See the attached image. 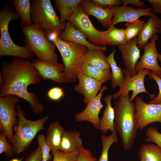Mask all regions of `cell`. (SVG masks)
<instances>
[{
    "label": "cell",
    "instance_id": "cell-1",
    "mask_svg": "<svg viewBox=\"0 0 161 161\" xmlns=\"http://www.w3.org/2000/svg\"><path fill=\"white\" fill-rule=\"evenodd\" d=\"M41 78L32 62L15 57L11 62L2 63L0 71V96H16L28 102L32 111L41 113L44 108L36 94L28 91L32 84L40 83Z\"/></svg>",
    "mask_w": 161,
    "mask_h": 161
},
{
    "label": "cell",
    "instance_id": "cell-2",
    "mask_svg": "<svg viewBox=\"0 0 161 161\" xmlns=\"http://www.w3.org/2000/svg\"><path fill=\"white\" fill-rule=\"evenodd\" d=\"M113 103L114 127L120 135L123 148L127 150L133 147L138 130L135 103L130 100L129 95H121Z\"/></svg>",
    "mask_w": 161,
    "mask_h": 161
},
{
    "label": "cell",
    "instance_id": "cell-3",
    "mask_svg": "<svg viewBox=\"0 0 161 161\" xmlns=\"http://www.w3.org/2000/svg\"><path fill=\"white\" fill-rule=\"evenodd\" d=\"M18 122L13 127L14 135L11 143L13 154H19L27 151L37 133L45 130V123L49 118L44 116L35 120L25 117V113L20 106L16 105Z\"/></svg>",
    "mask_w": 161,
    "mask_h": 161
},
{
    "label": "cell",
    "instance_id": "cell-4",
    "mask_svg": "<svg viewBox=\"0 0 161 161\" xmlns=\"http://www.w3.org/2000/svg\"><path fill=\"white\" fill-rule=\"evenodd\" d=\"M21 29L24 36L25 46L38 58L55 64L58 63V57L55 52V45L47 38L38 24L33 23Z\"/></svg>",
    "mask_w": 161,
    "mask_h": 161
},
{
    "label": "cell",
    "instance_id": "cell-5",
    "mask_svg": "<svg viewBox=\"0 0 161 161\" xmlns=\"http://www.w3.org/2000/svg\"><path fill=\"white\" fill-rule=\"evenodd\" d=\"M20 17L16 11L10 6H5L0 11V57L15 56L22 59L32 60L34 53L25 46L16 45L10 35L8 26L12 20L18 21Z\"/></svg>",
    "mask_w": 161,
    "mask_h": 161
},
{
    "label": "cell",
    "instance_id": "cell-6",
    "mask_svg": "<svg viewBox=\"0 0 161 161\" xmlns=\"http://www.w3.org/2000/svg\"><path fill=\"white\" fill-rule=\"evenodd\" d=\"M53 42L61 55L65 67L63 74L67 83L75 82L83 59L88 48L84 45L64 41L59 37Z\"/></svg>",
    "mask_w": 161,
    "mask_h": 161
},
{
    "label": "cell",
    "instance_id": "cell-7",
    "mask_svg": "<svg viewBox=\"0 0 161 161\" xmlns=\"http://www.w3.org/2000/svg\"><path fill=\"white\" fill-rule=\"evenodd\" d=\"M31 13L32 23L38 24L44 32L61 33L65 24H61L50 0H32Z\"/></svg>",
    "mask_w": 161,
    "mask_h": 161
},
{
    "label": "cell",
    "instance_id": "cell-8",
    "mask_svg": "<svg viewBox=\"0 0 161 161\" xmlns=\"http://www.w3.org/2000/svg\"><path fill=\"white\" fill-rule=\"evenodd\" d=\"M19 101L20 98L15 95L0 96V130L5 134L10 143L14 135L13 127L18 122L16 107Z\"/></svg>",
    "mask_w": 161,
    "mask_h": 161
},
{
    "label": "cell",
    "instance_id": "cell-9",
    "mask_svg": "<svg viewBox=\"0 0 161 161\" xmlns=\"http://www.w3.org/2000/svg\"><path fill=\"white\" fill-rule=\"evenodd\" d=\"M68 21L75 28L83 32L90 43L96 46H106L102 39V31L98 30L93 26L89 16L80 4L74 8Z\"/></svg>",
    "mask_w": 161,
    "mask_h": 161
},
{
    "label": "cell",
    "instance_id": "cell-10",
    "mask_svg": "<svg viewBox=\"0 0 161 161\" xmlns=\"http://www.w3.org/2000/svg\"><path fill=\"white\" fill-rule=\"evenodd\" d=\"M125 74V79L120 86L119 89L112 95V99L116 100L121 95H126L130 91H132L130 97L131 101L135 98L137 95L141 93H145L150 97L151 100L155 97V95L149 94L146 90L144 84L145 76L148 75L151 70L148 69H142L139 71L135 75L131 76L125 68L123 69Z\"/></svg>",
    "mask_w": 161,
    "mask_h": 161
},
{
    "label": "cell",
    "instance_id": "cell-11",
    "mask_svg": "<svg viewBox=\"0 0 161 161\" xmlns=\"http://www.w3.org/2000/svg\"><path fill=\"white\" fill-rule=\"evenodd\" d=\"M134 103L137 129L142 130L153 123L161 124V104L148 103L139 97L135 98Z\"/></svg>",
    "mask_w": 161,
    "mask_h": 161
},
{
    "label": "cell",
    "instance_id": "cell-12",
    "mask_svg": "<svg viewBox=\"0 0 161 161\" xmlns=\"http://www.w3.org/2000/svg\"><path fill=\"white\" fill-rule=\"evenodd\" d=\"M158 38L157 34H154L151 41L143 48V54L136 67L137 73L140 70L146 69L159 75L161 71V67L159 65L157 61L160 54L158 52L156 46V42Z\"/></svg>",
    "mask_w": 161,
    "mask_h": 161
},
{
    "label": "cell",
    "instance_id": "cell-13",
    "mask_svg": "<svg viewBox=\"0 0 161 161\" xmlns=\"http://www.w3.org/2000/svg\"><path fill=\"white\" fill-rule=\"evenodd\" d=\"M31 62L44 80H50L59 84L67 83L63 74L65 70L63 64H55L38 58H33Z\"/></svg>",
    "mask_w": 161,
    "mask_h": 161
},
{
    "label": "cell",
    "instance_id": "cell-14",
    "mask_svg": "<svg viewBox=\"0 0 161 161\" xmlns=\"http://www.w3.org/2000/svg\"><path fill=\"white\" fill-rule=\"evenodd\" d=\"M108 89L106 86H103L98 95L87 105L85 109L82 112L75 114V118L77 122L89 121L96 129H99V114L103 106L101 99L104 91Z\"/></svg>",
    "mask_w": 161,
    "mask_h": 161
},
{
    "label": "cell",
    "instance_id": "cell-15",
    "mask_svg": "<svg viewBox=\"0 0 161 161\" xmlns=\"http://www.w3.org/2000/svg\"><path fill=\"white\" fill-rule=\"evenodd\" d=\"M78 83L75 91L83 95L84 103L87 104L98 95L102 88V82L83 75L79 69L78 74Z\"/></svg>",
    "mask_w": 161,
    "mask_h": 161
},
{
    "label": "cell",
    "instance_id": "cell-16",
    "mask_svg": "<svg viewBox=\"0 0 161 161\" xmlns=\"http://www.w3.org/2000/svg\"><path fill=\"white\" fill-rule=\"evenodd\" d=\"M135 37L126 44L118 46L121 52L125 69L131 76L135 75L136 65L141 58L140 49L136 44Z\"/></svg>",
    "mask_w": 161,
    "mask_h": 161
},
{
    "label": "cell",
    "instance_id": "cell-17",
    "mask_svg": "<svg viewBox=\"0 0 161 161\" xmlns=\"http://www.w3.org/2000/svg\"><path fill=\"white\" fill-rule=\"evenodd\" d=\"M112 9L114 16L111 25L113 26L120 22H130L143 16L148 17L153 11L151 8H137L124 5L115 7Z\"/></svg>",
    "mask_w": 161,
    "mask_h": 161
},
{
    "label": "cell",
    "instance_id": "cell-18",
    "mask_svg": "<svg viewBox=\"0 0 161 161\" xmlns=\"http://www.w3.org/2000/svg\"><path fill=\"white\" fill-rule=\"evenodd\" d=\"M80 4L88 16L95 17L104 27H109L112 24L114 16L112 9L103 7L89 0H82Z\"/></svg>",
    "mask_w": 161,
    "mask_h": 161
},
{
    "label": "cell",
    "instance_id": "cell-19",
    "mask_svg": "<svg viewBox=\"0 0 161 161\" xmlns=\"http://www.w3.org/2000/svg\"><path fill=\"white\" fill-rule=\"evenodd\" d=\"M59 38L66 42H72L85 45L89 49L105 51L106 50V47L96 46L90 43L83 32L75 28L68 21L66 22L64 29L61 33Z\"/></svg>",
    "mask_w": 161,
    "mask_h": 161
},
{
    "label": "cell",
    "instance_id": "cell-20",
    "mask_svg": "<svg viewBox=\"0 0 161 161\" xmlns=\"http://www.w3.org/2000/svg\"><path fill=\"white\" fill-rule=\"evenodd\" d=\"M161 24V19L153 11L149 16L145 23L136 38L137 45L140 49L149 42L153 35L158 32V29Z\"/></svg>",
    "mask_w": 161,
    "mask_h": 161
},
{
    "label": "cell",
    "instance_id": "cell-21",
    "mask_svg": "<svg viewBox=\"0 0 161 161\" xmlns=\"http://www.w3.org/2000/svg\"><path fill=\"white\" fill-rule=\"evenodd\" d=\"M81 133L76 129L65 131L62 136L60 150L65 152L78 151L83 147Z\"/></svg>",
    "mask_w": 161,
    "mask_h": 161
},
{
    "label": "cell",
    "instance_id": "cell-22",
    "mask_svg": "<svg viewBox=\"0 0 161 161\" xmlns=\"http://www.w3.org/2000/svg\"><path fill=\"white\" fill-rule=\"evenodd\" d=\"M112 97V95H109L104 98L106 105L99 123V130L103 134H105L108 130L112 133L117 131L114 125V110L111 103Z\"/></svg>",
    "mask_w": 161,
    "mask_h": 161
},
{
    "label": "cell",
    "instance_id": "cell-23",
    "mask_svg": "<svg viewBox=\"0 0 161 161\" xmlns=\"http://www.w3.org/2000/svg\"><path fill=\"white\" fill-rule=\"evenodd\" d=\"M104 51L88 49L83 57L82 63L101 70L111 69L107 57L105 55Z\"/></svg>",
    "mask_w": 161,
    "mask_h": 161
},
{
    "label": "cell",
    "instance_id": "cell-24",
    "mask_svg": "<svg viewBox=\"0 0 161 161\" xmlns=\"http://www.w3.org/2000/svg\"><path fill=\"white\" fill-rule=\"evenodd\" d=\"M64 128L57 121H53L49 126L45 136L46 141L52 150H60Z\"/></svg>",
    "mask_w": 161,
    "mask_h": 161
},
{
    "label": "cell",
    "instance_id": "cell-25",
    "mask_svg": "<svg viewBox=\"0 0 161 161\" xmlns=\"http://www.w3.org/2000/svg\"><path fill=\"white\" fill-rule=\"evenodd\" d=\"M102 33L103 41L108 46H118L127 42L125 29L111 25L106 30L102 31Z\"/></svg>",
    "mask_w": 161,
    "mask_h": 161
},
{
    "label": "cell",
    "instance_id": "cell-26",
    "mask_svg": "<svg viewBox=\"0 0 161 161\" xmlns=\"http://www.w3.org/2000/svg\"><path fill=\"white\" fill-rule=\"evenodd\" d=\"M16 11L20 19V26L22 27L33 24L31 13V3L29 0H12Z\"/></svg>",
    "mask_w": 161,
    "mask_h": 161
},
{
    "label": "cell",
    "instance_id": "cell-27",
    "mask_svg": "<svg viewBox=\"0 0 161 161\" xmlns=\"http://www.w3.org/2000/svg\"><path fill=\"white\" fill-rule=\"evenodd\" d=\"M82 0H55V5L58 10L61 17L60 23L64 24L68 20L74 8L79 5Z\"/></svg>",
    "mask_w": 161,
    "mask_h": 161
},
{
    "label": "cell",
    "instance_id": "cell-28",
    "mask_svg": "<svg viewBox=\"0 0 161 161\" xmlns=\"http://www.w3.org/2000/svg\"><path fill=\"white\" fill-rule=\"evenodd\" d=\"M117 50L113 48L111 52L107 57L112 70L111 86L113 89L120 86L123 82L125 76L121 68L117 66L114 56Z\"/></svg>",
    "mask_w": 161,
    "mask_h": 161
},
{
    "label": "cell",
    "instance_id": "cell-29",
    "mask_svg": "<svg viewBox=\"0 0 161 161\" xmlns=\"http://www.w3.org/2000/svg\"><path fill=\"white\" fill-rule=\"evenodd\" d=\"M79 69L84 75L102 82L103 83L111 79L112 74L111 69L101 70L82 63Z\"/></svg>",
    "mask_w": 161,
    "mask_h": 161
},
{
    "label": "cell",
    "instance_id": "cell-30",
    "mask_svg": "<svg viewBox=\"0 0 161 161\" xmlns=\"http://www.w3.org/2000/svg\"><path fill=\"white\" fill-rule=\"evenodd\" d=\"M140 160L145 161H161V148L156 144H142L138 151Z\"/></svg>",
    "mask_w": 161,
    "mask_h": 161
},
{
    "label": "cell",
    "instance_id": "cell-31",
    "mask_svg": "<svg viewBox=\"0 0 161 161\" xmlns=\"http://www.w3.org/2000/svg\"><path fill=\"white\" fill-rule=\"evenodd\" d=\"M101 140L102 145V150L100 157L97 161H109V150L113 144L117 143L118 141L117 132V131L112 132L109 136L103 134L101 136Z\"/></svg>",
    "mask_w": 161,
    "mask_h": 161
},
{
    "label": "cell",
    "instance_id": "cell-32",
    "mask_svg": "<svg viewBox=\"0 0 161 161\" xmlns=\"http://www.w3.org/2000/svg\"><path fill=\"white\" fill-rule=\"evenodd\" d=\"M146 22L137 19L133 21L126 22L125 29L126 38L127 42L137 36L144 26Z\"/></svg>",
    "mask_w": 161,
    "mask_h": 161
},
{
    "label": "cell",
    "instance_id": "cell-33",
    "mask_svg": "<svg viewBox=\"0 0 161 161\" xmlns=\"http://www.w3.org/2000/svg\"><path fill=\"white\" fill-rule=\"evenodd\" d=\"M53 159L52 161H76L78 151L65 152L60 150H51Z\"/></svg>",
    "mask_w": 161,
    "mask_h": 161
},
{
    "label": "cell",
    "instance_id": "cell-34",
    "mask_svg": "<svg viewBox=\"0 0 161 161\" xmlns=\"http://www.w3.org/2000/svg\"><path fill=\"white\" fill-rule=\"evenodd\" d=\"M145 135L146 142L154 143L161 148V133L157 128L150 126L147 129Z\"/></svg>",
    "mask_w": 161,
    "mask_h": 161
},
{
    "label": "cell",
    "instance_id": "cell-35",
    "mask_svg": "<svg viewBox=\"0 0 161 161\" xmlns=\"http://www.w3.org/2000/svg\"><path fill=\"white\" fill-rule=\"evenodd\" d=\"M7 137L3 132L0 133V154L3 153L8 157H11L13 154L12 146L7 140Z\"/></svg>",
    "mask_w": 161,
    "mask_h": 161
},
{
    "label": "cell",
    "instance_id": "cell-36",
    "mask_svg": "<svg viewBox=\"0 0 161 161\" xmlns=\"http://www.w3.org/2000/svg\"><path fill=\"white\" fill-rule=\"evenodd\" d=\"M37 140L38 146L41 148L42 155L47 158L48 161H50L52 158L50 153L52 149L46 142L45 136L44 134H39L37 136Z\"/></svg>",
    "mask_w": 161,
    "mask_h": 161
},
{
    "label": "cell",
    "instance_id": "cell-37",
    "mask_svg": "<svg viewBox=\"0 0 161 161\" xmlns=\"http://www.w3.org/2000/svg\"><path fill=\"white\" fill-rule=\"evenodd\" d=\"M97 159L94 157L91 151L83 146L78 151L76 161H97Z\"/></svg>",
    "mask_w": 161,
    "mask_h": 161
},
{
    "label": "cell",
    "instance_id": "cell-38",
    "mask_svg": "<svg viewBox=\"0 0 161 161\" xmlns=\"http://www.w3.org/2000/svg\"><path fill=\"white\" fill-rule=\"evenodd\" d=\"M64 88L54 87L51 88L47 92V95L50 100L57 101L61 99L64 96Z\"/></svg>",
    "mask_w": 161,
    "mask_h": 161
},
{
    "label": "cell",
    "instance_id": "cell-39",
    "mask_svg": "<svg viewBox=\"0 0 161 161\" xmlns=\"http://www.w3.org/2000/svg\"><path fill=\"white\" fill-rule=\"evenodd\" d=\"M90 1L106 8L112 9L115 7L123 5L122 0H91Z\"/></svg>",
    "mask_w": 161,
    "mask_h": 161
},
{
    "label": "cell",
    "instance_id": "cell-40",
    "mask_svg": "<svg viewBox=\"0 0 161 161\" xmlns=\"http://www.w3.org/2000/svg\"><path fill=\"white\" fill-rule=\"evenodd\" d=\"M148 75L150 79L153 80L156 82L159 89V93L157 96L150 101L149 103L155 104H161V78L151 71Z\"/></svg>",
    "mask_w": 161,
    "mask_h": 161
},
{
    "label": "cell",
    "instance_id": "cell-41",
    "mask_svg": "<svg viewBox=\"0 0 161 161\" xmlns=\"http://www.w3.org/2000/svg\"><path fill=\"white\" fill-rule=\"evenodd\" d=\"M42 157L41 148L38 146L27 155L24 161H42Z\"/></svg>",
    "mask_w": 161,
    "mask_h": 161
},
{
    "label": "cell",
    "instance_id": "cell-42",
    "mask_svg": "<svg viewBox=\"0 0 161 161\" xmlns=\"http://www.w3.org/2000/svg\"><path fill=\"white\" fill-rule=\"evenodd\" d=\"M123 5H128L131 4L142 9L146 8L144 2L140 0H122Z\"/></svg>",
    "mask_w": 161,
    "mask_h": 161
},
{
    "label": "cell",
    "instance_id": "cell-43",
    "mask_svg": "<svg viewBox=\"0 0 161 161\" xmlns=\"http://www.w3.org/2000/svg\"><path fill=\"white\" fill-rule=\"evenodd\" d=\"M153 8V11L161 15V0H148Z\"/></svg>",
    "mask_w": 161,
    "mask_h": 161
},
{
    "label": "cell",
    "instance_id": "cell-44",
    "mask_svg": "<svg viewBox=\"0 0 161 161\" xmlns=\"http://www.w3.org/2000/svg\"><path fill=\"white\" fill-rule=\"evenodd\" d=\"M44 33L47 38L49 41L52 42L57 37H59L61 34L58 32H45Z\"/></svg>",
    "mask_w": 161,
    "mask_h": 161
},
{
    "label": "cell",
    "instance_id": "cell-45",
    "mask_svg": "<svg viewBox=\"0 0 161 161\" xmlns=\"http://www.w3.org/2000/svg\"><path fill=\"white\" fill-rule=\"evenodd\" d=\"M22 159L23 158H22L21 159H19L16 158H13L9 161H21Z\"/></svg>",
    "mask_w": 161,
    "mask_h": 161
},
{
    "label": "cell",
    "instance_id": "cell-46",
    "mask_svg": "<svg viewBox=\"0 0 161 161\" xmlns=\"http://www.w3.org/2000/svg\"><path fill=\"white\" fill-rule=\"evenodd\" d=\"M158 59L161 63V54L159 56ZM158 76L159 77H160V78H161V71L160 73H159V75Z\"/></svg>",
    "mask_w": 161,
    "mask_h": 161
},
{
    "label": "cell",
    "instance_id": "cell-47",
    "mask_svg": "<svg viewBox=\"0 0 161 161\" xmlns=\"http://www.w3.org/2000/svg\"><path fill=\"white\" fill-rule=\"evenodd\" d=\"M160 19H161V15L160 16ZM158 32L161 35V24L160 25L158 29Z\"/></svg>",
    "mask_w": 161,
    "mask_h": 161
},
{
    "label": "cell",
    "instance_id": "cell-48",
    "mask_svg": "<svg viewBox=\"0 0 161 161\" xmlns=\"http://www.w3.org/2000/svg\"><path fill=\"white\" fill-rule=\"evenodd\" d=\"M42 161H48V160L47 158L42 155Z\"/></svg>",
    "mask_w": 161,
    "mask_h": 161
},
{
    "label": "cell",
    "instance_id": "cell-49",
    "mask_svg": "<svg viewBox=\"0 0 161 161\" xmlns=\"http://www.w3.org/2000/svg\"><path fill=\"white\" fill-rule=\"evenodd\" d=\"M140 161H145L144 160H140Z\"/></svg>",
    "mask_w": 161,
    "mask_h": 161
}]
</instances>
